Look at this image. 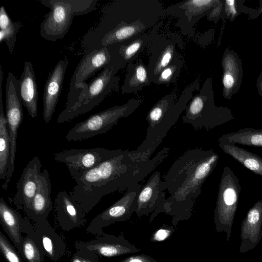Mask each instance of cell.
I'll return each instance as SVG.
<instances>
[{"instance_id":"6da1fadb","label":"cell","mask_w":262,"mask_h":262,"mask_svg":"<svg viewBox=\"0 0 262 262\" xmlns=\"http://www.w3.org/2000/svg\"><path fill=\"white\" fill-rule=\"evenodd\" d=\"M169 152V148L164 146L150 158L136 150L118 149L114 156L93 168L70 173L76 184L69 194L80 204L86 214L104 196L140 184Z\"/></svg>"},{"instance_id":"7a4b0ae2","label":"cell","mask_w":262,"mask_h":262,"mask_svg":"<svg viewBox=\"0 0 262 262\" xmlns=\"http://www.w3.org/2000/svg\"><path fill=\"white\" fill-rule=\"evenodd\" d=\"M219 156L212 149H191L172 164L162 182L166 199L163 212L172 216L176 225L188 220L206 180L216 167Z\"/></svg>"},{"instance_id":"3957f363","label":"cell","mask_w":262,"mask_h":262,"mask_svg":"<svg viewBox=\"0 0 262 262\" xmlns=\"http://www.w3.org/2000/svg\"><path fill=\"white\" fill-rule=\"evenodd\" d=\"M50 11L40 24V36L55 41L63 38L68 32L74 17L93 11L97 0H41Z\"/></svg>"},{"instance_id":"277c9868","label":"cell","mask_w":262,"mask_h":262,"mask_svg":"<svg viewBox=\"0 0 262 262\" xmlns=\"http://www.w3.org/2000/svg\"><path fill=\"white\" fill-rule=\"evenodd\" d=\"M188 100L187 98L182 99L176 103L169 97L159 100L147 115L146 120L148 125L146 137L136 150L144 157L150 158L186 108Z\"/></svg>"},{"instance_id":"5b68a950","label":"cell","mask_w":262,"mask_h":262,"mask_svg":"<svg viewBox=\"0 0 262 262\" xmlns=\"http://www.w3.org/2000/svg\"><path fill=\"white\" fill-rule=\"evenodd\" d=\"M117 69L111 62L102 71L87 83L84 91L73 107L64 115H59L57 122L70 121L86 113L98 105L112 91L118 87V78L115 76Z\"/></svg>"},{"instance_id":"8992f818","label":"cell","mask_w":262,"mask_h":262,"mask_svg":"<svg viewBox=\"0 0 262 262\" xmlns=\"http://www.w3.org/2000/svg\"><path fill=\"white\" fill-rule=\"evenodd\" d=\"M140 102L132 100L120 106H115L93 114L71 128L66 136L68 141H80L105 134L116 125L120 118L128 116L138 107Z\"/></svg>"},{"instance_id":"52a82bcc","label":"cell","mask_w":262,"mask_h":262,"mask_svg":"<svg viewBox=\"0 0 262 262\" xmlns=\"http://www.w3.org/2000/svg\"><path fill=\"white\" fill-rule=\"evenodd\" d=\"M242 187L238 177L229 166H225L221 178L214 210L216 230L225 231L227 241L236 211Z\"/></svg>"},{"instance_id":"ba28073f","label":"cell","mask_w":262,"mask_h":262,"mask_svg":"<svg viewBox=\"0 0 262 262\" xmlns=\"http://www.w3.org/2000/svg\"><path fill=\"white\" fill-rule=\"evenodd\" d=\"M111 62V55L107 47L86 50L72 77L66 107L59 115L66 114L73 107L86 86L85 81Z\"/></svg>"},{"instance_id":"9c48e42d","label":"cell","mask_w":262,"mask_h":262,"mask_svg":"<svg viewBox=\"0 0 262 262\" xmlns=\"http://www.w3.org/2000/svg\"><path fill=\"white\" fill-rule=\"evenodd\" d=\"M23 103L20 94L19 81L10 72L6 82V117L10 140V156L6 180L2 187L7 190L15 167L18 129L23 118Z\"/></svg>"},{"instance_id":"30bf717a","label":"cell","mask_w":262,"mask_h":262,"mask_svg":"<svg viewBox=\"0 0 262 262\" xmlns=\"http://www.w3.org/2000/svg\"><path fill=\"white\" fill-rule=\"evenodd\" d=\"M142 186L140 183L126 190L122 197L91 221L86 231L97 236H102L105 234L103 231L104 227L128 220L135 211L137 197Z\"/></svg>"},{"instance_id":"8fae6325","label":"cell","mask_w":262,"mask_h":262,"mask_svg":"<svg viewBox=\"0 0 262 262\" xmlns=\"http://www.w3.org/2000/svg\"><path fill=\"white\" fill-rule=\"evenodd\" d=\"M186 108L183 120L196 130L212 129L233 119L228 110L215 107L201 95L195 96Z\"/></svg>"},{"instance_id":"7c38bea8","label":"cell","mask_w":262,"mask_h":262,"mask_svg":"<svg viewBox=\"0 0 262 262\" xmlns=\"http://www.w3.org/2000/svg\"><path fill=\"white\" fill-rule=\"evenodd\" d=\"M118 151V149L110 150L102 147L70 149L56 153L54 159L65 164L70 173L81 172L93 168Z\"/></svg>"},{"instance_id":"4fadbf2b","label":"cell","mask_w":262,"mask_h":262,"mask_svg":"<svg viewBox=\"0 0 262 262\" xmlns=\"http://www.w3.org/2000/svg\"><path fill=\"white\" fill-rule=\"evenodd\" d=\"M41 163L37 156L30 160L24 168L16 185V192L9 201L25 214L29 210L37 192L38 181L42 173Z\"/></svg>"},{"instance_id":"5bb4252c","label":"cell","mask_w":262,"mask_h":262,"mask_svg":"<svg viewBox=\"0 0 262 262\" xmlns=\"http://www.w3.org/2000/svg\"><path fill=\"white\" fill-rule=\"evenodd\" d=\"M161 173L155 171L141 189L137 197L135 212L141 216L151 213L150 221L163 212L166 194L162 186Z\"/></svg>"},{"instance_id":"9a60e30c","label":"cell","mask_w":262,"mask_h":262,"mask_svg":"<svg viewBox=\"0 0 262 262\" xmlns=\"http://www.w3.org/2000/svg\"><path fill=\"white\" fill-rule=\"evenodd\" d=\"M74 248L76 250L92 251L98 256L107 257L141 251L126 240L122 233L118 236L105 233L95 239L87 242H76L74 244Z\"/></svg>"},{"instance_id":"2e32d148","label":"cell","mask_w":262,"mask_h":262,"mask_svg":"<svg viewBox=\"0 0 262 262\" xmlns=\"http://www.w3.org/2000/svg\"><path fill=\"white\" fill-rule=\"evenodd\" d=\"M0 224L21 255L23 234L34 233V227L18 211L9 206L3 198L0 199Z\"/></svg>"},{"instance_id":"e0dca14e","label":"cell","mask_w":262,"mask_h":262,"mask_svg":"<svg viewBox=\"0 0 262 262\" xmlns=\"http://www.w3.org/2000/svg\"><path fill=\"white\" fill-rule=\"evenodd\" d=\"M55 210L58 225L63 230L80 227L86 222V214L80 204L65 190L57 194Z\"/></svg>"},{"instance_id":"ac0fdd59","label":"cell","mask_w":262,"mask_h":262,"mask_svg":"<svg viewBox=\"0 0 262 262\" xmlns=\"http://www.w3.org/2000/svg\"><path fill=\"white\" fill-rule=\"evenodd\" d=\"M69 63L67 59H60L48 75L43 95V119L46 123L51 121L55 112Z\"/></svg>"},{"instance_id":"d6986e66","label":"cell","mask_w":262,"mask_h":262,"mask_svg":"<svg viewBox=\"0 0 262 262\" xmlns=\"http://www.w3.org/2000/svg\"><path fill=\"white\" fill-rule=\"evenodd\" d=\"M34 234L44 255L52 261H57L66 254L65 242L47 220L36 224Z\"/></svg>"},{"instance_id":"ffe728a7","label":"cell","mask_w":262,"mask_h":262,"mask_svg":"<svg viewBox=\"0 0 262 262\" xmlns=\"http://www.w3.org/2000/svg\"><path fill=\"white\" fill-rule=\"evenodd\" d=\"M51 184L49 173L45 169L40 175L37 192L26 216L36 224L45 221L52 209Z\"/></svg>"},{"instance_id":"44dd1931","label":"cell","mask_w":262,"mask_h":262,"mask_svg":"<svg viewBox=\"0 0 262 262\" xmlns=\"http://www.w3.org/2000/svg\"><path fill=\"white\" fill-rule=\"evenodd\" d=\"M261 228L262 200H260L250 209L242 223L241 252H246L257 245L261 237Z\"/></svg>"},{"instance_id":"7402d4cb","label":"cell","mask_w":262,"mask_h":262,"mask_svg":"<svg viewBox=\"0 0 262 262\" xmlns=\"http://www.w3.org/2000/svg\"><path fill=\"white\" fill-rule=\"evenodd\" d=\"M19 81L23 105L30 116L34 118L37 114L38 93L36 76L31 61L25 62Z\"/></svg>"},{"instance_id":"603a6c76","label":"cell","mask_w":262,"mask_h":262,"mask_svg":"<svg viewBox=\"0 0 262 262\" xmlns=\"http://www.w3.org/2000/svg\"><path fill=\"white\" fill-rule=\"evenodd\" d=\"M218 142L220 147L225 154L253 173L262 177V157L220 138Z\"/></svg>"},{"instance_id":"cb8c5ba5","label":"cell","mask_w":262,"mask_h":262,"mask_svg":"<svg viewBox=\"0 0 262 262\" xmlns=\"http://www.w3.org/2000/svg\"><path fill=\"white\" fill-rule=\"evenodd\" d=\"M3 71L0 69V179L5 180L10 156V140L2 100Z\"/></svg>"},{"instance_id":"d4e9b609","label":"cell","mask_w":262,"mask_h":262,"mask_svg":"<svg viewBox=\"0 0 262 262\" xmlns=\"http://www.w3.org/2000/svg\"><path fill=\"white\" fill-rule=\"evenodd\" d=\"M22 25L19 21L13 22L10 19L5 7L2 6L0 8V43L5 41L9 51L13 54L15 43L16 41V34Z\"/></svg>"},{"instance_id":"484cf974","label":"cell","mask_w":262,"mask_h":262,"mask_svg":"<svg viewBox=\"0 0 262 262\" xmlns=\"http://www.w3.org/2000/svg\"><path fill=\"white\" fill-rule=\"evenodd\" d=\"M220 138L234 144L262 147V128L246 127L225 134Z\"/></svg>"},{"instance_id":"4316f807","label":"cell","mask_w":262,"mask_h":262,"mask_svg":"<svg viewBox=\"0 0 262 262\" xmlns=\"http://www.w3.org/2000/svg\"><path fill=\"white\" fill-rule=\"evenodd\" d=\"M141 29V25L140 24H120L103 37L97 49L107 47L115 42L125 40L140 32Z\"/></svg>"},{"instance_id":"83f0119b","label":"cell","mask_w":262,"mask_h":262,"mask_svg":"<svg viewBox=\"0 0 262 262\" xmlns=\"http://www.w3.org/2000/svg\"><path fill=\"white\" fill-rule=\"evenodd\" d=\"M148 82L145 67L142 62H139L133 65V69L129 70L122 90L125 92L127 90L128 91L139 90Z\"/></svg>"},{"instance_id":"f1b7e54d","label":"cell","mask_w":262,"mask_h":262,"mask_svg":"<svg viewBox=\"0 0 262 262\" xmlns=\"http://www.w3.org/2000/svg\"><path fill=\"white\" fill-rule=\"evenodd\" d=\"M44 254L37 243L34 233L26 235L22 242L21 256L26 262H44Z\"/></svg>"},{"instance_id":"f546056e","label":"cell","mask_w":262,"mask_h":262,"mask_svg":"<svg viewBox=\"0 0 262 262\" xmlns=\"http://www.w3.org/2000/svg\"><path fill=\"white\" fill-rule=\"evenodd\" d=\"M0 251L7 262H23L20 253L2 231H0Z\"/></svg>"},{"instance_id":"4dcf8cb0","label":"cell","mask_w":262,"mask_h":262,"mask_svg":"<svg viewBox=\"0 0 262 262\" xmlns=\"http://www.w3.org/2000/svg\"><path fill=\"white\" fill-rule=\"evenodd\" d=\"M225 72L223 82L226 91L230 90L234 86L236 76V68L235 61L232 57H226L224 61Z\"/></svg>"},{"instance_id":"1f68e13d","label":"cell","mask_w":262,"mask_h":262,"mask_svg":"<svg viewBox=\"0 0 262 262\" xmlns=\"http://www.w3.org/2000/svg\"><path fill=\"white\" fill-rule=\"evenodd\" d=\"M173 46L168 45L158 57L155 63L154 71L155 74H159L169 64L173 54Z\"/></svg>"},{"instance_id":"d6a6232c","label":"cell","mask_w":262,"mask_h":262,"mask_svg":"<svg viewBox=\"0 0 262 262\" xmlns=\"http://www.w3.org/2000/svg\"><path fill=\"white\" fill-rule=\"evenodd\" d=\"M70 262H100L98 255L95 252L84 250H77Z\"/></svg>"},{"instance_id":"836d02e7","label":"cell","mask_w":262,"mask_h":262,"mask_svg":"<svg viewBox=\"0 0 262 262\" xmlns=\"http://www.w3.org/2000/svg\"><path fill=\"white\" fill-rule=\"evenodd\" d=\"M174 231L173 227L163 224L161 227L153 233L150 238V241L152 242L164 241L171 237Z\"/></svg>"},{"instance_id":"e575fe53","label":"cell","mask_w":262,"mask_h":262,"mask_svg":"<svg viewBox=\"0 0 262 262\" xmlns=\"http://www.w3.org/2000/svg\"><path fill=\"white\" fill-rule=\"evenodd\" d=\"M140 47L141 40H136L127 46L121 47L119 51L120 54L125 59H128L136 53Z\"/></svg>"},{"instance_id":"d590c367","label":"cell","mask_w":262,"mask_h":262,"mask_svg":"<svg viewBox=\"0 0 262 262\" xmlns=\"http://www.w3.org/2000/svg\"><path fill=\"white\" fill-rule=\"evenodd\" d=\"M213 2L208 0H193L186 2L185 5L189 10L196 12L211 5Z\"/></svg>"},{"instance_id":"8d00e7d4","label":"cell","mask_w":262,"mask_h":262,"mask_svg":"<svg viewBox=\"0 0 262 262\" xmlns=\"http://www.w3.org/2000/svg\"><path fill=\"white\" fill-rule=\"evenodd\" d=\"M118 262H158L154 258L145 255L139 254L131 255Z\"/></svg>"},{"instance_id":"74e56055","label":"cell","mask_w":262,"mask_h":262,"mask_svg":"<svg viewBox=\"0 0 262 262\" xmlns=\"http://www.w3.org/2000/svg\"><path fill=\"white\" fill-rule=\"evenodd\" d=\"M174 65L168 66L161 73L158 82H166L170 81V80L173 76L174 70L175 69Z\"/></svg>"},{"instance_id":"f35d334b","label":"cell","mask_w":262,"mask_h":262,"mask_svg":"<svg viewBox=\"0 0 262 262\" xmlns=\"http://www.w3.org/2000/svg\"><path fill=\"white\" fill-rule=\"evenodd\" d=\"M234 1H226L227 11L233 16L236 14V11L234 6Z\"/></svg>"}]
</instances>
